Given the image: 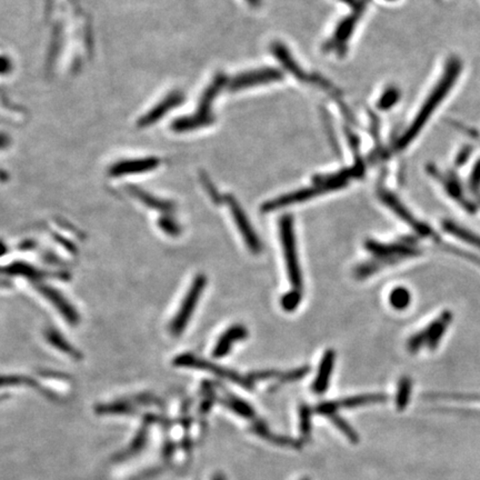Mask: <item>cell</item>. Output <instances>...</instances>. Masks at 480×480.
<instances>
[{"mask_svg": "<svg viewBox=\"0 0 480 480\" xmlns=\"http://www.w3.org/2000/svg\"><path fill=\"white\" fill-rule=\"evenodd\" d=\"M461 70V63L458 59L453 58L448 61L447 67L445 70L444 75L440 78V81L437 83L433 92L429 94V97L426 100V103L422 105V109L417 115L416 119L411 124L408 131L404 133V136L399 139L397 144L398 149H403L411 144V140L418 135L422 128L425 126L426 122L429 119L435 109L440 105L445 97L450 92L452 87L455 85L457 78Z\"/></svg>", "mask_w": 480, "mask_h": 480, "instance_id": "obj_1", "label": "cell"}, {"mask_svg": "<svg viewBox=\"0 0 480 480\" xmlns=\"http://www.w3.org/2000/svg\"><path fill=\"white\" fill-rule=\"evenodd\" d=\"M279 236H281V242L283 245L289 281L292 283V288L301 290L303 289V276H301L299 261H298L296 239H295L294 220L290 215H285L279 220Z\"/></svg>", "mask_w": 480, "mask_h": 480, "instance_id": "obj_2", "label": "cell"}, {"mask_svg": "<svg viewBox=\"0 0 480 480\" xmlns=\"http://www.w3.org/2000/svg\"><path fill=\"white\" fill-rule=\"evenodd\" d=\"M205 287V276L199 275L195 278L192 286H190L188 292H187L186 296L183 298L181 308L178 311L175 318L172 320V325H170V331H172V335L179 336V335L185 331V328L188 325L190 317L194 314L195 308L197 307L200 296H201V292H203Z\"/></svg>", "mask_w": 480, "mask_h": 480, "instance_id": "obj_3", "label": "cell"}, {"mask_svg": "<svg viewBox=\"0 0 480 480\" xmlns=\"http://www.w3.org/2000/svg\"><path fill=\"white\" fill-rule=\"evenodd\" d=\"M225 201L229 209H231L233 220H235V224H236L237 228H238L239 233H242L245 244L247 245V247L249 248L251 253L256 254V255L260 253L263 246H261L259 237L255 233V229L250 224L248 217L245 214V211L242 210L238 201L231 195L226 196Z\"/></svg>", "mask_w": 480, "mask_h": 480, "instance_id": "obj_4", "label": "cell"}, {"mask_svg": "<svg viewBox=\"0 0 480 480\" xmlns=\"http://www.w3.org/2000/svg\"><path fill=\"white\" fill-rule=\"evenodd\" d=\"M366 249L375 256V258L386 259L394 264H397L404 259L416 257L422 254L416 247H411L400 242V244H381L375 240H367L365 242Z\"/></svg>", "mask_w": 480, "mask_h": 480, "instance_id": "obj_5", "label": "cell"}, {"mask_svg": "<svg viewBox=\"0 0 480 480\" xmlns=\"http://www.w3.org/2000/svg\"><path fill=\"white\" fill-rule=\"evenodd\" d=\"M378 197L381 198V201L388 208L392 209L395 214L399 217L400 220H403L406 224L411 225L418 235L424 237H435L433 229L424 222L417 220L411 215V211L406 208L403 204L400 203L399 199L392 192H388L386 189L381 188L378 190Z\"/></svg>", "mask_w": 480, "mask_h": 480, "instance_id": "obj_6", "label": "cell"}, {"mask_svg": "<svg viewBox=\"0 0 480 480\" xmlns=\"http://www.w3.org/2000/svg\"><path fill=\"white\" fill-rule=\"evenodd\" d=\"M175 364L177 366L194 367V368H198V370H209V372H214L215 375L220 376V377L226 378V379H231V381H235V383L245 387V388H253L254 383L250 381L249 378L246 379V378L242 377L236 372L225 370V368H222V367L215 366V365L210 364L208 361H204L201 359L196 358V357H192V355H183L181 357H178L175 361Z\"/></svg>", "mask_w": 480, "mask_h": 480, "instance_id": "obj_7", "label": "cell"}, {"mask_svg": "<svg viewBox=\"0 0 480 480\" xmlns=\"http://www.w3.org/2000/svg\"><path fill=\"white\" fill-rule=\"evenodd\" d=\"M324 192H327V190L324 187L320 186V185H315L314 187H309V188L300 189L297 192H290V194L285 195V196H281V197L267 201V203L261 206V211L263 213H270V211L278 210V209L283 208V207L292 205V204L301 203V201L311 199V198L316 197L318 195L324 194Z\"/></svg>", "mask_w": 480, "mask_h": 480, "instance_id": "obj_8", "label": "cell"}, {"mask_svg": "<svg viewBox=\"0 0 480 480\" xmlns=\"http://www.w3.org/2000/svg\"><path fill=\"white\" fill-rule=\"evenodd\" d=\"M453 320L452 311H446L442 313L437 320H433L431 325L420 331L425 339L426 347L428 349L435 350L438 347L439 342L442 340L444 333L447 331L448 326Z\"/></svg>", "mask_w": 480, "mask_h": 480, "instance_id": "obj_9", "label": "cell"}, {"mask_svg": "<svg viewBox=\"0 0 480 480\" xmlns=\"http://www.w3.org/2000/svg\"><path fill=\"white\" fill-rule=\"evenodd\" d=\"M247 337L248 331L242 325H235L228 328L227 331L217 340L213 350V356L215 358H224L229 354L235 342L245 340Z\"/></svg>", "mask_w": 480, "mask_h": 480, "instance_id": "obj_10", "label": "cell"}, {"mask_svg": "<svg viewBox=\"0 0 480 480\" xmlns=\"http://www.w3.org/2000/svg\"><path fill=\"white\" fill-rule=\"evenodd\" d=\"M281 74L275 69H264L259 72H248L242 74L233 79L231 87L233 90L237 89L247 88V87L261 85V83H270V81L281 79Z\"/></svg>", "mask_w": 480, "mask_h": 480, "instance_id": "obj_11", "label": "cell"}, {"mask_svg": "<svg viewBox=\"0 0 480 480\" xmlns=\"http://www.w3.org/2000/svg\"><path fill=\"white\" fill-rule=\"evenodd\" d=\"M335 361H336V353L333 349L327 350L322 356L318 372H317L316 378H315L314 383H313V390L316 394H324L327 390L329 381H331V374H333V366H335Z\"/></svg>", "mask_w": 480, "mask_h": 480, "instance_id": "obj_12", "label": "cell"}, {"mask_svg": "<svg viewBox=\"0 0 480 480\" xmlns=\"http://www.w3.org/2000/svg\"><path fill=\"white\" fill-rule=\"evenodd\" d=\"M39 290L49 300L50 303L55 306L57 311L66 318L67 322L72 325L78 322V315L75 308L70 305L69 301L66 300L63 295H60V292L48 286H42Z\"/></svg>", "mask_w": 480, "mask_h": 480, "instance_id": "obj_13", "label": "cell"}, {"mask_svg": "<svg viewBox=\"0 0 480 480\" xmlns=\"http://www.w3.org/2000/svg\"><path fill=\"white\" fill-rule=\"evenodd\" d=\"M158 159H138L133 161H120L110 168V175L122 176L149 172L158 166Z\"/></svg>", "mask_w": 480, "mask_h": 480, "instance_id": "obj_14", "label": "cell"}, {"mask_svg": "<svg viewBox=\"0 0 480 480\" xmlns=\"http://www.w3.org/2000/svg\"><path fill=\"white\" fill-rule=\"evenodd\" d=\"M183 100V96L179 92L170 94L169 97H167L163 103L156 106L153 110H150L147 115H144V118L139 120L138 125L140 127H146L149 124H153L156 120H158L163 115L166 114L167 111H169L172 107H175L177 104L181 103Z\"/></svg>", "mask_w": 480, "mask_h": 480, "instance_id": "obj_15", "label": "cell"}, {"mask_svg": "<svg viewBox=\"0 0 480 480\" xmlns=\"http://www.w3.org/2000/svg\"><path fill=\"white\" fill-rule=\"evenodd\" d=\"M387 396L383 394H366L345 398V399L335 402L337 408H354L358 406L370 405V404L383 403L386 402Z\"/></svg>", "mask_w": 480, "mask_h": 480, "instance_id": "obj_16", "label": "cell"}, {"mask_svg": "<svg viewBox=\"0 0 480 480\" xmlns=\"http://www.w3.org/2000/svg\"><path fill=\"white\" fill-rule=\"evenodd\" d=\"M433 175L436 176L437 178L440 179V181H442L445 188H446V190H447L448 194H449L452 197L455 198L458 203H461V206H464L465 209H466L467 211L474 213V211L476 210L475 206L472 205L470 201H468V200L464 197V194H463V192H461V186H459V183H457V181H456L455 178L442 177V176L439 175L436 170H433Z\"/></svg>", "mask_w": 480, "mask_h": 480, "instance_id": "obj_17", "label": "cell"}, {"mask_svg": "<svg viewBox=\"0 0 480 480\" xmlns=\"http://www.w3.org/2000/svg\"><path fill=\"white\" fill-rule=\"evenodd\" d=\"M442 228L448 233L455 236L456 238L461 239L463 242L472 245L474 247H477L480 249V237L476 235V233H472L466 228L461 227V226L457 225L456 222H450V220H444L442 222Z\"/></svg>", "mask_w": 480, "mask_h": 480, "instance_id": "obj_18", "label": "cell"}, {"mask_svg": "<svg viewBox=\"0 0 480 480\" xmlns=\"http://www.w3.org/2000/svg\"><path fill=\"white\" fill-rule=\"evenodd\" d=\"M389 265L395 264L392 261L386 260V259H372V260L366 261V263H363V264L356 267L354 275H355V278H357L359 281H363V279L370 277V276L383 270L385 267L389 266Z\"/></svg>", "mask_w": 480, "mask_h": 480, "instance_id": "obj_19", "label": "cell"}, {"mask_svg": "<svg viewBox=\"0 0 480 480\" xmlns=\"http://www.w3.org/2000/svg\"><path fill=\"white\" fill-rule=\"evenodd\" d=\"M357 15L356 16L346 18L342 24L337 28L336 33L333 35V40L331 42V47H340L345 42H347L350 37V33H353L354 26H355L356 20H357Z\"/></svg>", "mask_w": 480, "mask_h": 480, "instance_id": "obj_20", "label": "cell"}, {"mask_svg": "<svg viewBox=\"0 0 480 480\" xmlns=\"http://www.w3.org/2000/svg\"><path fill=\"white\" fill-rule=\"evenodd\" d=\"M131 192L133 196H136L142 203L150 207V208L158 209V210L161 211H168L172 208V204L168 203V201L151 197L150 195L146 194V192L139 190V189L135 188V187H131Z\"/></svg>", "mask_w": 480, "mask_h": 480, "instance_id": "obj_21", "label": "cell"}, {"mask_svg": "<svg viewBox=\"0 0 480 480\" xmlns=\"http://www.w3.org/2000/svg\"><path fill=\"white\" fill-rule=\"evenodd\" d=\"M411 296L408 289L397 287L389 295V303L397 311H404L411 305Z\"/></svg>", "mask_w": 480, "mask_h": 480, "instance_id": "obj_22", "label": "cell"}, {"mask_svg": "<svg viewBox=\"0 0 480 480\" xmlns=\"http://www.w3.org/2000/svg\"><path fill=\"white\" fill-rule=\"evenodd\" d=\"M411 387L413 383L409 377H403L398 383L397 394H396V406L399 411H404L408 405L411 399Z\"/></svg>", "mask_w": 480, "mask_h": 480, "instance_id": "obj_23", "label": "cell"}, {"mask_svg": "<svg viewBox=\"0 0 480 480\" xmlns=\"http://www.w3.org/2000/svg\"><path fill=\"white\" fill-rule=\"evenodd\" d=\"M225 403L228 408H231L237 415L244 417L246 420H253L254 417H255V411L251 408V406L245 403L244 400L233 397V396H229L225 400Z\"/></svg>", "mask_w": 480, "mask_h": 480, "instance_id": "obj_24", "label": "cell"}, {"mask_svg": "<svg viewBox=\"0 0 480 480\" xmlns=\"http://www.w3.org/2000/svg\"><path fill=\"white\" fill-rule=\"evenodd\" d=\"M301 298H303L301 290L292 288V290H290V292L283 295V297H281V307H283V311H288V313H292V311H294L295 309H297L300 301H301Z\"/></svg>", "mask_w": 480, "mask_h": 480, "instance_id": "obj_25", "label": "cell"}, {"mask_svg": "<svg viewBox=\"0 0 480 480\" xmlns=\"http://www.w3.org/2000/svg\"><path fill=\"white\" fill-rule=\"evenodd\" d=\"M439 247L440 249L446 250L447 253L454 254V255L459 256L461 258L467 259V260L472 261L475 264L479 265L480 266V257L479 256L474 255V254L467 253L465 250L459 249V248L454 247V246H450L448 244H444V242H438Z\"/></svg>", "mask_w": 480, "mask_h": 480, "instance_id": "obj_26", "label": "cell"}, {"mask_svg": "<svg viewBox=\"0 0 480 480\" xmlns=\"http://www.w3.org/2000/svg\"><path fill=\"white\" fill-rule=\"evenodd\" d=\"M309 367L303 366L299 367V368H296V370H289V372H283L281 377H279V381L281 383H292V381H298V379H301V378L305 377V376L309 374Z\"/></svg>", "mask_w": 480, "mask_h": 480, "instance_id": "obj_27", "label": "cell"}, {"mask_svg": "<svg viewBox=\"0 0 480 480\" xmlns=\"http://www.w3.org/2000/svg\"><path fill=\"white\" fill-rule=\"evenodd\" d=\"M48 340H49L53 346H56V348L60 349L61 351H64V353L68 354V355H76L75 350L72 349L69 345H68V342H67L65 339L61 338L60 335L56 333V331H50V333H48Z\"/></svg>", "mask_w": 480, "mask_h": 480, "instance_id": "obj_28", "label": "cell"}, {"mask_svg": "<svg viewBox=\"0 0 480 480\" xmlns=\"http://www.w3.org/2000/svg\"><path fill=\"white\" fill-rule=\"evenodd\" d=\"M398 97H399V92L396 89L392 88L388 89L385 94L381 96L378 106L381 109H388L395 105V103L397 101Z\"/></svg>", "mask_w": 480, "mask_h": 480, "instance_id": "obj_29", "label": "cell"}, {"mask_svg": "<svg viewBox=\"0 0 480 480\" xmlns=\"http://www.w3.org/2000/svg\"><path fill=\"white\" fill-rule=\"evenodd\" d=\"M428 397L444 398V399L459 400V402H470V403L480 404V395H428Z\"/></svg>", "mask_w": 480, "mask_h": 480, "instance_id": "obj_30", "label": "cell"}, {"mask_svg": "<svg viewBox=\"0 0 480 480\" xmlns=\"http://www.w3.org/2000/svg\"><path fill=\"white\" fill-rule=\"evenodd\" d=\"M329 418L333 420V424H335V425H336L337 427H338L339 429H340V431H342V433H344L345 435H346V436L350 439V440L357 442V435H356L355 431H354L353 429L349 427V425H348L347 422H345V420H342V418H340L339 416H337L336 414L331 415Z\"/></svg>", "mask_w": 480, "mask_h": 480, "instance_id": "obj_31", "label": "cell"}, {"mask_svg": "<svg viewBox=\"0 0 480 480\" xmlns=\"http://www.w3.org/2000/svg\"><path fill=\"white\" fill-rule=\"evenodd\" d=\"M311 409L308 406L304 405L300 408V428L305 436H308L309 431H311Z\"/></svg>", "mask_w": 480, "mask_h": 480, "instance_id": "obj_32", "label": "cell"}, {"mask_svg": "<svg viewBox=\"0 0 480 480\" xmlns=\"http://www.w3.org/2000/svg\"><path fill=\"white\" fill-rule=\"evenodd\" d=\"M480 187V163L475 167L470 177V188L472 190H477Z\"/></svg>", "mask_w": 480, "mask_h": 480, "instance_id": "obj_33", "label": "cell"}, {"mask_svg": "<svg viewBox=\"0 0 480 480\" xmlns=\"http://www.w3.org/2000/svg\"><path fill=\"white\" fill-rule=\"evenodd\" d=\"M160 226L166 233H170V235H176V233H178V231H179V228L176 226L175 222H172V220H161Z\"/></svg>", "mask_w": 480, "mask_h": 480, "instance_id": "obj_34", "label": "cell"}, {"mask_svg": "<svg viewBox=\"0 0 480 480\" xmlns=\"http://www.w3.org/2000/svg\"><path fill=\"white\" fill-rule=\"evenodd\" d=\"M342 1L349 3V5H356V0H342Z\"/></svg>", "mask_w": 480, "mask_h": 480, "instance_id": "obj_35", "label": "cell"}]
</instances>
